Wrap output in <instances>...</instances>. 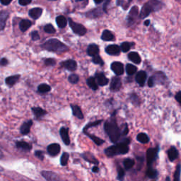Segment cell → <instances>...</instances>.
Here are the masks:
<instances>
[{
    "instance_id": "1",
    "label": "cell",
    "mask_w": 181,
    "mask_h": 181,
    "mask_svg": "<svg viewBox=\"0 0 181 181\" xmlns=\"http://www.w3.org/2000/svg\"><path fill=\"white\" fill-rule=\"evenodd\" d=\"M104 130L113 143H117L120 139L122 136L121 130H120L116 120L114 118H111L105 122Z\"/></svg>"
},
{
    "instance_id": "2",
    "label": "cell",
    "mask_w": 181,
    "mask_h": 181,
    "mask_svg": "<svg viewBox=\"0 0 181 181\" xmlns=\"http://www.w3.org/2000/svg\"><path fill=\"white\" fill-rule=\"evenodd\" d=\"M130 139L125 138L122 141L115 145L110 146L105 149V154L108 157H113L119 154H125L129 152L128 144H130Z\"/></svg>"
},
{
    "instance_id": "3",
    "label": "cell",
    "mask_w": 181,
    "mask_h": 181,
    "mask_svg": "<svg viewBox=\"0 0 181 181\" xmlns=\"http://www.w3.org/2000/svg\"><path fill=\"white\" fill-rule=\"evenodd\" d=\"M41 48L50 52H54L57 53H62L69 51V48L65 44L55 38L49 39L48 40L45 42L41 45Z\"/></svg>"
},
{
    "instance_id": "4",
    "label": "cell",
    "mask_w": 181,
    "mask_h": 181,
    "mask_svg": "<svg viewBox=\"0 0 181 181\" xmlns=\"http://www.w3.org/2000/svg\"><path fill=\"white\" fill-rule=\"evenodd\" d=\"M162 7V2L158 1V0H150V1L144 4L142 8H141L140 13V19H143L147 17L153 12H157V11L160 10Z\"/></svg>"
},
{
    "instance_id": "5",
    "label": "cell",
    "mask_w": 181,
    "mask_h": 181,
    "mask_svg": "<svg viewBox=\"0 0 181 181\" xmlns=\"http://www.w3.org/2000/svg\"><path fill=\"white\" fill-rule=\"evenodd\" d=\"M68 22L69 24V26L71 27L72 30H73V32L76 34L79 35L80 36L84 35L86 33V29L83 26L82 24H79L78 23H76L74 22L72 19H68Z\"/></svg>"
},
{
    "instance_id": "6",
    "label": "cell",
    "mask_w": 181,
    "mask_h": 181,
    "mask_svg": "<svg viewBox=\"0 0 181 181\" xmlns=\"http://www.w3.org/2000/svg\"><path fill=\"white\" fill-rule=\"evenodd\" d=\"M158 149V148H151L149 149L146 152V161L148 167H151L152 163L154 162L156 158L157 157Z\"/></svg>"
},
{
    "instance_id": "7",
    "label": "cell",
    "mask_w": 181,
    "mask_h": 181,
    "mask_svg": "<svg viewBox=\"0 0 181 181\" xmlns=\"http://www.w3.org/2000/svg\"><path fill=\"white\" fill-rule=\"evenodd\" d=\"M138 14H139L138 7L137 6L133 7L130 11L129 14L127 16V23L129 26L135 23V20L138 17Z\"/></svg>"
},
{
    "instance_id": "8",
    "label": "cell",
    "mask_w": 181,
    "mask_h": 181,
    "mask_svg": "<svg viewBox=\"0 0 181 181\" xmlns=\"http://www.w3.org/2000/svg\"><path fill=\"white\" fill-rule=\"evenodd\" d=\"M110 68L117 76H120L124 73L123 65L120 62H114L111 64Z\"/></svg>"
},
{
    "instance_id": "9",
    "label": "cell",
    "mask_w": 181,
    "mask_h": 181,
    "mask_svg": "<svg viewBox=\"0 0 181 181\" xmlns=\"http://www.w3.org/2000/svg\"><path fill=\"white\" fill-rule=\"evenodd\" d=\"M61 65H62L64 68H65L66 69L71 72L75 71L77 67V64L76 61L73 60H68L64 61V62L61 63Z\"/></svg>"
},
{
    "instance_id": "10",
    "label": "cell",
    "mask_w": 181,
    "mask_h": 181,
    "mask_svg": "<svg viewBox=\"0 0 181 181\" xmlns=\"http://www.w3.org/2000/svg\"><path fill=\"white\" fill-rule=\"evenodd\" d=\"M122 82L118 77H114L110 82V89L112 91H118L120 89Z\"/></svg>"
},
{
    "instance_id": "11",
    "label": "cell",
    "mask_w": 181,
    "mask_h": 181,
    "mask_svg": "<svg viewBox=\"0 0 181 181\" xmlns=\"http://www.w3.org/2000/svg\"><path fill=\"white\" fill-rule=\"evenodd\" d=\"M41 174L47 181H60V177L54 172L42 171Z\"/></svg>"
},
{
    "instance_id": "12",
    "label": "cell",
    "mask_w": 181,
    "mask_h": 181,
    "mask_svg": "<svg viewBox=\"0 0 181 181\" xmlns=\"http://www.w3.org/2000/svg\"><path fill=\"white\" fill-rule=\"evenodd\" d=\"M106 53L110 55H118L121 52V49L117 45H110L105 48Z\"/></svg>"
},
{
    "instance_id": "13",
    "label": "cell",
    "mask_w": 181,
    "mask_h": 181,
    "mask_svg": "<svg viewBox=\"0 0 181 181\" xmlns=\"http://www.w3.org/2000/svg\"><path fill=\"white\" fill-rule=\"evenodd\" d=\"M60 134L61 138L66 145H69L70 144V139L69 136V130L67 127H62L60 130Z\"/></svg>"
},
{
    "instance_id": "14",
    "label": "cell",
    "mask_w": 181,
    "mask_h": 181,
    "mask_svg": "<svg viewBox=\"0 0 181 181\" xmlns=\"http://www.w3.org/2000/svg\"><path fill=\"white\" fill-rule=\"evenodd\" d=\"M48 154L52 156V157H55V156H57L59 154L61 149V147L60 146V144H58L57 143H54L52 144H50L48 146Z\"/></svg>"
},
{
    "instance_id": "15",
    "label": "cell",
    "mask_w": 181,
    "mask_h": 181,
    "mask_svg": "<svg viewBox=\"0 0 181 181\" xmlns=\"http://www.w3.org/2000/svg\"><path fill=\"white\" fill-rule=\"evenodd\" d=\"M146 73L144 71H140L136 75L135 80L140 86H144L146 80Z\"/></svg>"
},
{
    "instance_id": "16",
    "label": "cell",
    "mask_w": 181,
    "mask_h": 181,
    "mask_svg": "<svg viewBox=\"0 0 181 181\" xmlns=\"http://www.w3.org/2000/svg\"><path fill=\"white\" fill-rule=\"evenodd\" d=\"M9 15V13L7 11H2V12H0V30H2L4 29Z\"/></svg>"
},
{
    "instance_id": "17",
    "label": "cell",
    "mask_w": 181,
    "mask_h": 181,
    "mask_svg": "<svg viewBox=\"0 0 181 181\" xmlns=\"http://www.w3.org/2000/svg\"><path fill=\"white\" fill-rule=\"evenodd\" d=\"M33 125V121L31 120H28L26 122H25L24 123L21 125L20 132L24 135H26L30 132V127Z\"/></svg>"
},
{
    "instance_id": "18",
    "label": "cell",
    "mask_w": 181,
    "mask_h": 181,
    "mask_svg": "<svg viewBox=\"0 0 181 181\" xmlns=\"http://www.w3.org/2000/svg\"><path fill=\"white\" fill-rule=\"evenodd\" d=\"M96 79H97V83L99 86H104L107 85L109 83V79L105 76L104 73H98L96 74Z\"/></svg>"
},
{
    "instance_id": "19",
    "label": "cell",
    "mask_w": 181,
    "mask_h": 181,
    "mask_svg": "<svg viewBox=\"0 0 181 181\" xmlns=\"http://www.w3.org/2000/svg\"><path fill=\"white\" fill-rule=\"evenodd\" d=\"M99 48L97 45L96 44H91L89 45L87 48V54L91 57L96 56L98 54Z\"/></svg>"
},
{
    "instance_id": "20",
    "label": "cell",
    "mask_w": 181,
    "mask_h": 181,
    "mask_svg": "<svg viewBox=\"0 0 181 181\" xmlns=\"http://www.w3.org/2000/svg\"><path fill=\"white\" fill-rule=\"evenodd\" d=\"M82 157L84 158L86 161H88V162L91 163L95 164V165H98V164L99 163L98 160L96 159L95 157H94L92 154H91V153H89V152H86L84 153V154H83Z\"/></svg>"
},
{
    "instance_id": "21",
    "label": "cell",
    "mask_w": 181,
    "mask_h": 181,
    "mask_svg": "<svg viewBox=\"0 0 181 181\" xmlns=\"http://www.w3.org/2000/svg\"><path fill=\"white\" fill-rule=\"evenodd\" d=\"M43 13V9L41 8H33L29 11V16L33 19H38L40 17Z\"/></svg>"
},
{
    "instance_id": "22",
    "label": "cell",
    "mask_w": 181,
    "mask_h": 181,
    "mask_svg": "<svg viewBox=\"0 0 181 181\" xmlns=\"http://www.w3.org/2000/svg\"><path fill=\"white\" fill-rule=\"evenodd\" d=\"M103 12H104V10H102L101 8H97L93 10H91L90 12L86 13V16L88 18H97L99 17L100 16H101L103 14Z\"/></svg>"
},
{
    "instance_id": "23",
    "label": "cell",
    "mask_w": 181,
    "mask_h": 181,
    "mask_svg": "<svg viewBox=\"0 0 181 181\" xmlns=\"http://www.w3.org/2000/svg\"><path fill=\"white\" fill-rule=\"evenodd\" d=\"M168 157L171 161H173L177 159L178 157V152L175 146H172L168 149Z\"/></svg>"
},
{
    "instance_id": "24",
    "label": "cell",
    "mask_w": 181,
    "mask_h": 181,
    "mask_svg": "<svg viewBox=\"0 0 181 181\" xmlns=\"http://www.w3.org/2000/svg\"><path fill=\"white\" fill-rule=\"evenodd\" d=\"M33 113L35 115V118L37 120L40 119L42 117H43L46 114V111L44 110L43 108L40 107H34L32 108Z\"/></svg>"
},
{
    "instance_id": "25",
    "label": "cell",
    "mask_w": 181,
    "mask_h": 181,
    "mask_svg": "<svg viewBox=\"0 0 181 181\" xmlns=\"http://www.w3.org/2000/svg\"><path fill=\"white\" fill-rule=\"evenodd\" d=\"M71 108L72 110V113H73V115L77 117V118L79 119H83V114L82 113V110H81V108L78 106L77 105H71Z\"/></svg>"
},
{
    "instance_id": "26",
    "label": "cell",
    "mask_w": 181,
    "mask_h": 181,
    "mask_svg": "<svg viewBox=\"0 0 181 181\" xmlns=\"http://www.w3.org/2000/svg\"><path fill=\"white\" fill-rule=\"evenodd\" d=\"M152 78L154 81V85L157 83H162L166 80V76L162 72H157L154 75H153Z\"/></svg>"
},
{
    "instance_id": "27",
    "label": "cell",
    "mask_w": 181,
    "mask_h": 181,
    "mask_svg": "<svg viewBox=\"0 0 181 181\" xmlns=\"http://www.w3.org/2000/svg\"><path fill=\"white\" fill-rule=\"evenodd\" d=\"M128 58H129V60L130 61H132L134 63L137 64V65H139V64L141 63V57L137 52H130V53H129V55H128Z\"/></svg>"
},
{
    "instance_id": "28",
    "label": "cell",
    "mask_w": 181,
    "mask_h": 181,
    "mask_svg": "<svg viewBox=\"0 0 181 181\" xmlns=\"http://www.w3.org/2000/svg\"><path fill=\"white\" fill-rule=\"evenodd\" d=\"M101 39L104 41H113L115 39V36L110 30H105L102 33Z\"/></svg>"
},
{
    "instance_id": "29",
    "label": "cell",
    "mask_w": 181,
    "mask_h": 181,
    "mask_svg": "<svg viewBox=\"0 0 181 181\" xmlns=\"http://www.w3.org/2000/svg\"><path fill=\"white\" fill-rule=\"evenodd\" d=\"M16 146L17 148L24 150V151H30V150L32 149V146L30 145V144L23 141H17V142L16 143Z\"/></svg>"
},
{
    "instance_id": "30",
    "label": "cell",
    "mask_w": 181,
    "mask_h": 181,
    "mask_svg": "<svg viewBox=\"0 0 181 181\" xmlns=\"http://www.w3.org/2000/svg\"><path fill=\"white\" fill-rule=\"evenodd\" d=\"M31 21L27 20V19H24L19 23V29H21V31L25 32L31 26Z\"/></svg>"
},
{
    "instance_id": "31",
    "label": "cell",
    "mask_w": 181,
    "mask_h": 181,
    "mask_svg": "<svg viewBox=\"0 0 181 181\" xmlns=\"http://www.w3.org/2000/svg\"><path fill=\"white\" fill-rule=\"evenodd\" d=\"M19 78H20V75H13V76H10L5 79V82H6L7 84L9 86H12L18 82Z\"/></svg>"
},
{
    "instance_id": "32",
    "label": "cell",
    "mask_w": 181,
    "mask_h": 181,
    "mask_svg": "<svg viewBox=\"0 0 181 181\" xmlns=\"http://www.w3.org/2000/svg\"><path fill=\"white\" fill-rule=\"evenodd\" d=\"M83 133L85 134L86 135H87L88 137L91 139V140L93 141L94 142H95L97 145H101V144H103L104 143V140H103L101 138H99L98 137H96L95 135H90V134H88L86 131H83Z\"/></svg>"
},
{
    "instance_id": "33",
    "label": "cell",
    "mask_w": 181,
    "mask_h": 181,
    "mask_svg": "<svg viewBox=\"0 0 181 181\" xmlns=\"http://www.w3.org/2000/svg\"><path fill=\"white\" fill-rule=\"evenodd\" d=\"M86 83H87V85L93 91H96L98 88V83L96 82V79L94 77H89L87 81H86Z\"/></svg>"
},
{
    "instance_id": "34",
    "label": "cell",
    "mask_w": 181,
    "mask_h": 181,
    "mask_svg": "<svg viewBox=\"0 0 181 181\" xmlns=\"http://www.w3.org/2000/svg\"><path fill=\"white\" fill-rule=\"evenodd\" d=\"M56 23L58 27L61 28V29H63V28H65L67 26V21L65 16H58L56 18Z\"/></svg>"
},
{
    "instance_id": "35",
    "label": "cell",
    "mask_w": 181,
    "mask_h": 181,
    "mask_svg": "<svg viewBox=\"0 0 181 181\" xmlns=\"http://www.w3.org/2000/svg\"><path fill=\"white\" fill-rule=\"evenodd\" d=\"M137 140L140 141V142L142 144H147L149 141V138L148 135L145 133H140L137 135Z\"/></svg>"
},
{
    "instance_id": "36",
    "label": "cell",
    "mask_w": 181,
    "mask_h": 181,
    "mask_svg": "<svg viewBox=\"0 0 181 181\" xmlns=\"http://www.w3.org/2000/svg\"><path fill=\"white\" fill-rule=\"evenodd\" d=\"M146 175L151 179H154V178H157L158 175L157 171L156 169H154L151 167H149L148 169L146 171Z\"/></svg>"
},
{
    "instance_id": "37",
    "label": "cell",
    "mask_w": 181,
    "mask_h": 181,
    "mask_svg": "<svg viewBox=\"0 0 181 181\" xmlns=\"http://www.w3.org/2000/svg\"><path fill=\"white\" fill-rule=\"evenodd\" d=\"M137 71V68L136 67L135 65H132V64H127L126 66V72L128 75H133L135 74Z\"/></svg>"
},
{
    "instance_id": "38",
    "label": "cell",
    "mask_w": 181,
    "mask_h": 181,
    "mask_svg": "<svg viewBox=\"0 0 181 181\" xmlns=\"http://www.w3.org/2000/svg\"><path fill=\"white\" fill-rule=\"evenodd\" d=\"M51 90V87L46 83H42L40 86H38V91L41 93L49 92Z\"/></svg>"
},
{
    "instance_id": "39",
    "label": "cell",
    "mask_w": 181,
    "mask_h": 181,
    "mask_svg": "<svg viewBox=\"0 0 181 181\" xmlns=\"http://www.w3.org/2000/svg\"><path fill=\"white\" fill-rule=\"evenodd\" d=\"M123 165L126 170H130L135 165V161L132 158H126L124 160Z\"/></svg>"
},
{
    "instance_id": "40",
    "label": "cell",
    "mask_w": 181,
    "mask_h": 181,
    "mask_svg": "<svg viewBox=\"0 0 181 181\" xmlns=\"http://www.w3.org/2000/svg\"><path fill=\"white\" fill-rule=\"evenodd\" d=\"M133 43H128V42H124L121 44L120 46V49L121 51L123 52H127L130 50V48H132Z\"/></svg>"
},
{
    "instance_id": "41",
    "label": "cell",
    "mask_w": 181,
    "mask_h": 181,
    "mask_svg": "<svg viewBox=\"0 0 181 181\" xmlns=\"http://www.w3.org/2000/svg\"><path fill=\"white\" fill-rule=\"evenodd\" d=\"M180 174H181V165L179 163L177 166L176 170L174 173V180L173 181H180Z\"/></svg>"
},
{
    "instance_id": "42",
    "label": "cell",
    "mask_w": 181,
    "mask_h": 181,
    "mask_svg": "<svg viewBox=\"0 0 181 181\" xmlns=\"http://www.w3.org/2000/svg\"><path fill=\"white\" fill-rule=\"evenodd\" d=\"M68 160H69V154H67V153H63L60 158L61 165L63 166H65L67 164Z\"/></svg>"
},
{
    "instance_id": "43",
    "label": "cell",
    "mask_w": 181,
    "mask_h": 181,
    "mask_svg": "<svg viewBox=\"0 0 181 181\" xmlns=\"http://www.w3.org/2000/svg\"><path fill=\"white\" fill-rule=\"evenodd\" d=\"M68 80L71 83H74H74H78V82H79V78L77 74H72L71 75H69V77L68 78Z\"/></svg>"
},
{
    "instance_id": "44",
    "label": "cell",
    "mask_w": 181,
    "mask_h": 181,
    "mask_svg": "<svg viewBox=\"0 0 181 181\" xmlns=\"http://www.w3.org/2000/svg\"><path fill=\"white\" fill-rule=\"evenodd\" d=\"M92 62L94 64H96V65H104V61H103V60L101 59V57L98 56V55H96V56L93 57Z\"/></svg>"
},
{
    "instance_id": "45",
    "label": "cell",
    "mask_w": 181,
    "mask_h": 181,
    "mask_svg": "<svg viewBox=\"0 0 181 181\" xmlns=\"http://www.w3.org/2000/svg\"><path fill=\"white\" fill-rule=\"evenodd\" d=\"M101 122H102V120H96L95 122H91V123L86 125V126H85V127L83 128V131H86L88 129H89V128L97 126V125H98L99 124H101Z\"/></svg>"
},
{
    "instance_id": "46",
    "label": "cell",
    "mask_w": 181,
    "mask_h": 181,
    "mask_svg": "<svg viewBox=\"0 0 181 181\" xmlns=\"http://www.w3.org/2000/svg\"><path fill=\"white\" fill-rule=\"evenodd\" d=\"M44 30L48 33H55V29L52 24H47L44 27Z\"/></svg>"
},
{
    "instance_id": "47",
    "label": "cell",
    "mask_w": 181,
    "mask_h": 181,
    "mask_svg": "<svg viewBox=\"0 0 181 181\" xmlns=\"http://www.w3.org/2000/svg\"><path fill=\"white\" fill-rule=\"evenodd\" d=\"M45 64L47 66H54L55 64H56V61L54 59L50 58V59L45 60Z\"/></svg>"
},
{
    "instance_id": "48",
    "label": "cell",
    "mask_w": 181,
    "mask_h": 181,
    "mask_svg": "<svg viewBox=\"0 0 181 181\" xmlns=\"http://www.w3.org/2000/svg\"><path fill=\"white\" fill-rule=\"evenodd\" d=\"M118 178H119V179H120V180L121 179L122 180V178H124L125 175L124 169L122 168H118Z\"/></svg>"
},
{
    "instance_id": "49",
    "label": "cell",
    "mask_w": 181,
    "mask_h": 181,
    "mask_svg": "<svg viewBox=\"0 0 181 181\" xmlns=\"http://www.w3.org/2000/svg\"><path fill=\"white\" fill-rule=\"evenodd\" d=\"M31 38L33 40H38L40 39V35H39L38 31H33L31 33Z\"/></svg>"
},
{
    "instance_id": "50",
    "label": "cell",
    "mask_w": 181,
    "mask_h": 181,
    "mask_svg": "<svg viewBox=\"0 0 181 181\" xmlns=\"http://www.w3.org/2000/svg\"><path fill=\"white\" fill-rule=\"evenodd\" d=\"M35 157L38 158L40 160H43L44 159V154L43 152L41 151H36L35 152Z\"/></svg>"
},
{
    "instance_id": "51",
    "label": "cell",
    "mask_w": 181,
    "mask_h": 181,
    "mask_svg": "<svg viewBox=\"0 0 181 181\" xmlns=\"http://www.w3.org/2000/svg\"><path fill=\"white\" fill-rule=\"evenodd\" d=\"M31 1L32 0H19V2L21 6H26V5L29 4Z\"/></svg>"
},
{
    "instance_id": "52",
    "label": "cell",
    "mask_w": 181,
    "mask_h": 181,
    "mask_svg": "<svg viewBox=\"0 0 181 181\" xmlns=\"http://www.w3.org/2000/svg\"><path fill=\"white\" fill-rule=\"evenodd\" d=\"M175 100H176L177 102L181 105V91H179L176 93V95L175 96Z\"/></svg>"
},
{
    "instance_id": "53",
    "label": "cell",
    "mask_w": 181,
    "mask_h": 181,
    "mask_svg": "<svg viewBox=\"0 0 181 181\" xmlns=\"http://www.w3.org/2000/svg\"><path fill=\"white\" fill-rule=\"evenodd\" d=\"M127 134H128V126L127 124H125L123 130L121 131V135L122 136H125V135H127Z\"/></svg>"
},
{
    "instance_id": "54",
    "label": "cell",
    "mask_w": 181,
    "mask_h": 181,
    "mask_svg": "<svg viewBox=\"0 0 181 181\" xmlns=\"http://www.w3.org/2000/svg\"><path fill=\"white\" fill-rule=\"evenodd\" d=\"M110 1H111V0H105V3L104 4V7H103V10H104V12H106L107 7H108V5L109 4Z\"/></svg>"
},
{
    "instance_id": "55",
    "label": "cell",
    "mask_w": 181,
    "mask_h": 181,
    "mask_svg": "<svg viewBox=\"0 0 181 181\" xmlns=\"http://www.w3.org/2000/svg\"><path fill=\"white\" fill-rule=\"evenodd\" d=\"M8 64V60L6 58H2V59L0 60V65L2 66H5Z\"/></svg>"
},
{
    "instance_id": "56",
    "label": "cell",
    "mask_w": 181,
    "mask_h": 181,
    "mask_svg": "<svg viewBox=\"0 0 181 181\" xmlns=\"http://www.w3.org/2000/svg\"><path fill=\"white\" fill-rule=\"evenodd\" d=\"M12 1V0H0V2L3 5H9Z\"/></svg>"
},
{
    "instance_id": "57",
    "label": "cell",
    "mask_w": 181,
    "mask_h": 181,
    "mask_svg": "<svg viewBox=\"0 0 181 181\" xmlns=\"http://www.w3.org/2000/svg\"><path fill=\"white\" fill-rule=\"evenodd\" d=\"M148 86L149 87H153V86H154V81H153L152 77L149 78V81H148Z\"/></svg>"
},
{
    "instance_id": "58",
    "label": "cell",
    "mask_w": 181,
    "mask_h": 181,
    "mask_svg": "<svg viewBox=\"0 0 181 181\" xmlns=\"http://www.w3.org/2000/svg\"><path fill=\"white\" fill-rule=\"evenodd\" d=\"M92 171L93 172V173H98V168L97 166H94L93 168V169H92Z\"/></svg>"
},
{
    "instance_id": "59",
    "label": "cell",
    "mask_w": 181,
    "mask_h": 181,
    "mask_svg": "<svg viewBox=\"0 0 181 181\" xmlns=\"http://www.w3.org/2000/svg\"><path fill=\"white\" fill-rule=\"evenodd\" d=\"M93 1L96 4H101L102 2H104V0H93Z\"/></svg>"
},
{
    "instance_id": "60",
    "label": "cell",
    "mask_w": 181,
    "mask_h": 181,
    "mask_svg": "<svg viewBox=\"0 0 181 181\" xmlns=\"http://www.w3.org/2000/svg\"><path fill=\"white\" fill-rule=\"evenodd\" d=\"M144 25H145L146 26H148L150 25V20H146L144 21Z\"/></svg>"
},
{
    "instance_id": "61",
    "label": "cell",
    "mask_w": 181,
    "mask_h": 181,
    "mask_svg": "<svg viewBox=\"0 0 181 181\" xmlns=\"http://www.w3.org/2000/svg\"><path fill=\"white\" fill-rule=\"evenodd\" d=\"M3 157H4L3 153H2V152H1V150H0V159H1V158H3Z\"/></svg>"
},
{
    "instance_id": "62",
    "label": "cell",
    "mask_w": 181,
    "mask_h": 181,
    "mask_svg": "<svg viewBox=\"0 0 181 181\" xmlns=\"http://www.w3.org/2000/svg\"><path fill=\"white\" fill-rule=\"evenodd\" d=\"M0 171H3V168H2L1 166H0Z\"/></svg>"
},
{
    "instance_id": "63",
    "label": "cell",
    "mask_w": 181,
    "mask_h": 181,
    "mask_svg": "<svg viewBox=\"0 0 181 181\" xmlns=\"http://www.w3.org/2000/svg\"><path fill=\"white\" fill-rule=\"evenodd\" d=\"M77 2H80V1H83V0H76Z\"/></svg>"
},
{
    "instance_id": "64",
    "label": "cell",
    "mask_w": 181,
    "mask_h": 181,
    "mask_svg": "<svg viewBox=\"0 0 181 181\" xmlns=\"http://www.w3.org/2000/svg\"><path fill=\"white\" fill-rule=\"evenodd\" d=\"M50 1H55V0H50Z\"/></svg>"
}]
</instances>
